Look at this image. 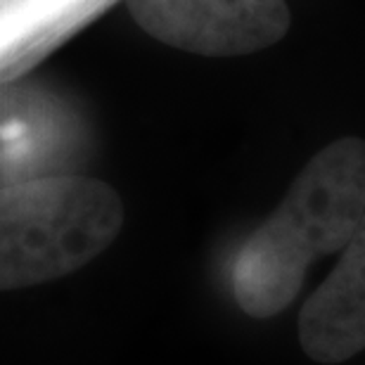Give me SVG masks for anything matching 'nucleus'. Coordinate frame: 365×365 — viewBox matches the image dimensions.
<instances>
[{
	"label": "nucleus",
	"instance_id": "obj_1",
	"mask_svg": "<svg viewBox=\"0 0 365 365\" xmlns=\"http://www.w3.org/2000/svg\"><path fill=\"white\" fill-rule=\"evenodd\" d=\"M365 216V140L323 148L232 259V297L252 318H273L302 292L313 261L341 252Z\"/></svg>",
	"mask_w": 365,
	"mask_h": 365
},
{
	"label": "nucleus",
	"instance_id": "obj_2",
	"mask_svg": "<svg viewBox=\"0 0 365 365\" xmlns=\"http://www.w3.org/2000/svg\"><path fill=\"white\" fill-rule=\"evenodd\" d=\"M123 225L119 192L88 176H43L0 187V292L91 264Z\"/></svg>",
	"mask_w": 365,
	"mask_h": 365
},
{
	"label": "nucleus",
	"instance_id": "obj_3",
	"mask_svg": "<svg viewBox=\"0 0 365 365\" xmlns=\"http://www.w3.org/2000/svg\"><path fill=\"white\" fill-rule=\"evenodd\" d=\"M135 24L159 43L204 57L273 46L289 29L284 0H126Z\"/></svg>",
	"mask_w": 365,
	"mask_h": 365
},
{
	"label": "nucleus",
	"instance_id": "obj_4",
	"mask_svg": "<svg viewBox=\"0 0 365 365\" xmlns=\"http://www.w3.org/2000/svg\"><path fill=\"white\" fill-rule=\"evenodd\" d=\"M299 344L309 359L327 365L365 349V216L337 266L299 313Z\"/></svg>",
	"mask_w": 365,
	"mask_h": 365
}]
</instances>
